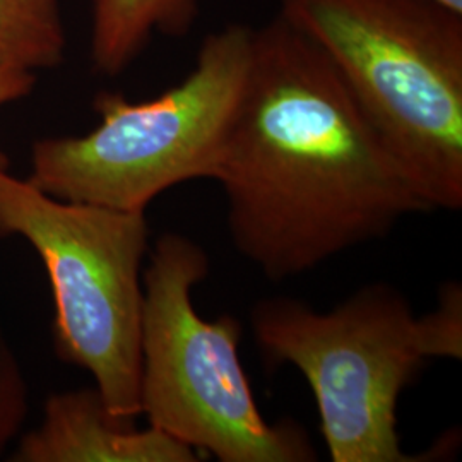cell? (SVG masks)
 I'll return each mask as SVG.
<instances>
[{
    "label": "cell",
    "instance_id": "6da1fadb",
    "mask_svg": "<svg viewBox=\"0 0 462 462\" xmlns=\"http://www.w3.org/2000/svg\"><path fill=\"white\" fill-rule=\"evenodd\" d=\"M211 179L235 247L271 281L431 211L326 53L281 16L254 28Z\"/></svg>",
    "mask_w": 462,
    "mask_h": 462
},
{
    "label": "cell",
    "instance_id": "7a4b0ae2",
    "mask_svg": "<svg viewBox=\"0 0 462 462\" xmlns=\"http://www.w3.org/2000/svg\"><path fill=\"white\" fill-rule=\"evenodd\" d=\"M250 320L265 360L293 365L309 382L332 461H416L402 450L397 402L429 360H461L459 282H447L437 309L420 317L377 282L326 314L293 298L264 300Z\"/></svg>",
    "mask_w": 462,
    "mask_h": 462
},
{
    "label": "cell",
    "instance_id": "3957f363",
    "mask_svg": "<svg viewBox=\"0 0 462 462\" xmlns=\"http://www.w3.org/2000/svg\"><path fill=\"white\" fill-rule=\"evenodd\" d=\"M431 209L462 208V16L433 0H276Z\"/></svg>",
    "mask_w": 462,
    "mask_h": 462
},
{
    "label": "cell",
    "instance_id": "277c9868",
    "mask_svg": "<svg viewBox=\"0 0 462 462\" xmlns=\"http://www.w3.org/2000/svg\"><path fill=\"white\" fill-rule=\"evenodd\" d=\"M209 259L185 235H162L143 274L141 414L199 456L221 462L314 461L310 439L295 423L271 425L259 411L240 362L242 322L206 320L192 288Z\"/></svg>",
    "mask_w": 462,
    "mask_h": 462
},
{
    "label": "cell",
    "instance_id": "5b68a950",
    "mask_svg": "<svg viewBox=\"0 0 462 462\" xmlns=\"http://www.w3.org/2000/svg\"><path fill=\"white\" fill-rule=\"evenodd\" d=\"M254 28L209 34L189 76L156 98L133 103L99 93L101 122L79 137L40 139L30 180L50 196L146 213L168 189L211 179L247 74Z\"/></svg>",
    "mask_w": 462,
    "mask_h": 462
},
{
    "label": "cell",
    "instance_id": "8992f818",
    "mask_svg": "<svg viewBox=\"0 0 462 462\" xmlns=\"http://www.w3.org/2000/svg\"><path fill=\"white\" fill-rule=\"evenodd\" d=\"M146 213L53 198L0 168V238H24L53 295V349L89 372L106 408L141 414L143 263Z\"/></svg>",
    "mask_w": 462,
    "mask_h": 462
},
{
    "label": "cell",
    "instance_id": "52a82bcc",
    "mask_svg": "<svg viewBox=\"0 0 462 462\" xmlns=\"http://www.w3.org/2000/svg\"><path fill=\"white\" fill-rule=\"evenodd\" d=\"M198 452L162 430L116 418L97 387L53 394L13 462H196Z\"/></svg>",
    "mask_w": 462,
    "mask_h": 462
},
{
    "label": "cell",
    "instance_id": "ba28073f",
    "mask_svg": "<svg viewBox=\"0 0 462 462\" xmlns=\"http://www.w3.org/2000/svg\"><path fill=\"white\" fill-rule=\"evenodd\" d=\"M199 0H93L91 59L116 76L146 47L151 34L180 36L196 23Z\"/></svg>",
    "mask_w": 462,
    "mask_h": 462
},
{
    "label": "cell",
    "instance_id": "9c48e42d",
    "mask_svg": "<svg viewBox=\"0 0 462 462\" xmlns=\"http://www.w3.org/2000/svg\"><path fill=\"white\" fill-rule=\"evenodd\" d=\"M64 50L57 0H0V67L50 69L62 62Z\"/></svg>",
    "mask_w": 462,
    "mask_h": 462
},
{
    "label": "cell",
    "instance_id": "30bf717a",
    "mask_svg": "<svg viewBox=\"0 0 462 462\" xmlns=\"http://www.w3.org/2000/svg\"><path fill=\"white\" fill-rule=\"evenodd\" d=\"M30 411V389L16 353L0 328V457L23 429Z\"/></svg>",
    "mask_w": 462,
    "mask_h": 462
},
{
    "label": "cell",
    "instance_id": "8fae6325",
    "mask_svg": "<svg viewBox=\"0 0 462 462\" xmlns=\"http://www.w3.org/2000/svg\"><path fill=\"white\" fill-rule=\"evenodd\" d=\"M36 78L30 70H17V69H7L0 67V108L4 105H9L13 101L24 98L33 91ZM9 160L0 151V168L7 170Z\"/></svg>",
    "mask_w": 462,
    "mask_h": 462
},
{
    "label": "cell",
    "instance_id": "7c38bea8",
    "mask_svg": "<svg viewBox=\"0 0 462 462\" xmlns=\"http://www.w3.org/2000/svg\"><path fill=\"white\" fill-rule=\"evenodd\" d=\"M437 4H440L442 7H446L448 11L456 13V14H461L462 16V0H433Z\"/></svg>",
    "mask_w": 462,
    "mask_h": 462
}]
</instances>
